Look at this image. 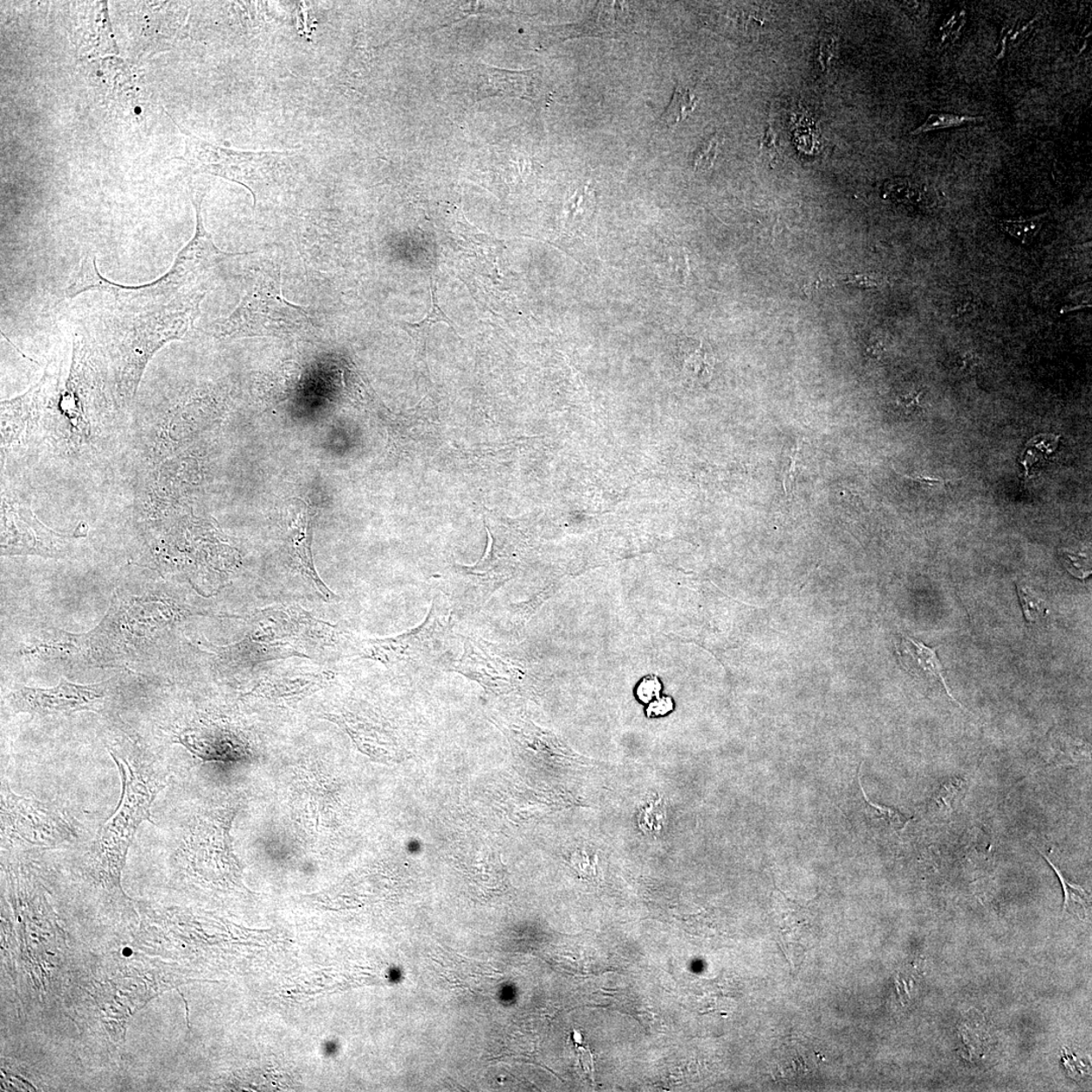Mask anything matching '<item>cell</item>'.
<instances>
[{"mask_svg":"<svg viewBox=\"0 0 1092 1092\" xmlns=\"http://www.w3.org/2000/svg\"><path fill=\"white\" fill-rule=\"evenodd\" d=\"M205 296L198 289L160 306L116 307L105 316V345L100 351L110 360L114 395L120 407L132 404L152 357L167 343L182 339L189 332Z\"/></svg>","mask_w":1092,"mask_h":1092,"instance_id":"obj_1","label":"cell"},{"mask_svg":"<svg viewBox=\"0 0 1092 1092\" xmlns=\"http://www.w3.org/2000/svg\"><path fill=\"white\" fill-rule=\"evenodd\" d=\"M110 753L120 775L122 795L116 811L93 843V855L101 867L113 875L123 868L140 825L150 821L152 805L162 785L134 759L118 751Z\"/></svg>","mask_w":1092,"mask_h":1092,"instance_id":"obj_2","label":"cell"},{"mask_svg":"<svg viewBox=\"0 0 1092 1092\" xmlns=\"http://www.w3.org/2000/svg\"><path fill=\"white\" fill-rule=\"evenodd\" d=\"M307 309L285 300L272 281H260L247 293L239 307L228 318L215 322L214 338H304L315 331Z\"/></svg>","mask_w":1092,"mask_h":1092,"instance_id":"obj_3","label":"cell"},{"mask_svg":"<svg viewBox=\"0 0 1092 1092\" xmlns=\"http://www.w3.org/2000/svg\"><path fill=\"white\" fill-rule=\"evenodd\" d=\"M186 150L181 160L196 170V173L211 174L229 181L236 182L249 189L256 205L257 188L264 180V167H272L279 160L297 154L296 151H240L205 141L192 133L182 129Z\"/></svg>","mask_w":1092,"mask_h":1092,"instance_id":"obj_4","label":"cell"},{"mask_svg":"<svg viewBox=\"0 0 1092 1092\" xmlns=\"http://www.w3.org/2000/svg\"><path fill=\"white\" fill-rule=\"evenodd\" d=\"M449 631L448 609L434 601L427 619L414 630L393 638L361 640L355 645V650L361 658L377 660L389 666L405 665L419 669L441 655Z\"/></svg>","mask_w":1092,"mask_h":1092,"instance_id":"obj_5","label":"cell"},{"mask_svg":"<svg viewBox=\"0 0 1092 1092\" xmlns=\"http://www.w3.org/2000/svg\"><path fill=\"white\" fill-rule=\"evenodd\" d=\"M2 500L3 556L61 558L68 555L75 539L86 536L85 523L73 532H57L40 522L31 507L12 494L3 492Z\"/></svg>","mask_w":1092,"mask_h":1092,"instance_id":"obj_6","label":"cell"},{"mask_svg":"<svg viewBox=\"0 0 1092 1092\" xmlns=\"http://www.w3.org/2000/svg\"><path fill=\"white\" fill-rule=\"evenodd\" d=\"M3 836L20 846H61L72 840L73 830L58 812L38 800L18 796L9 786L2 791Z\"/></svg>","mask_w":1092,"mask_h":1092,"instance_id":"obj_7","label":"cell"},{"mask_svg":"<svg viewBox=\"0 0 1092 1092\" xmlns=\"http://www.w3.org/2000/svg\"><path fill=\"white\" fill-rule=\"evenodd\" d=\"M110 696V682L79 685L62 678L52 688L20 686L10 695L17 713L33 716L63 715L79 711H100Z\"/></svg>","mask_w":1092,"mask_h":1092,"instance_id":"obj_8","label":"cell"},{"mask_svg":"<svg viewBox=\"0 0 1092 1092\" xmlns=\"http://www.w3.org/2000/svg\"><path fill=\"white\" fill-rule=\"evenodd\" d=\"M201 196L193 198L195 209L196 225L195 236L177 256L173 268L155 282L160 294L167 298H174L195 288L201 279L207 278L209 272L229 257L238 254L221 251L215 245L211 235L206 230L201 215Z\"/></svg>","mask_w":1092,"mask_h":1092,"instance_id":"obj_9","label":"cell"},{"mask_svg":"<svg viewBox=\"0 0 1092 1092\" xmlns=\"http://www.w3.org/2000/svg\"><path fill=\"white\" fill-rule=\"evenodd\" d=\"M55 374L47 368L44 377L23 396L2 402L3 452L28 446L47 414Z\"/></svg>","mask_w":1092,"mask_h":1092,"instance_id":"obj_10","label":"cell"},{"mask_svg":"<svg viewBox=\"0 0 1092 1092\" xmlns=\"http://www.w3.org/2000/svg\"><path fill=\"white\" fill-rule=\"evenodd\" d=\"M637 27L636 17L630 3L601 2L586 21L549 27L541 36L542 49L576 38L596 37L606 39L630 35Z\"/></svg>","mask_w":1092,"mask_h":1092,"instance_id":"obj_11","label":"cell"},{"mask_svg":"<svg viewBox=\"0 0 1092 1092\" xmlns=\"http://www.w3.org/2000/svg\"><path fill=\"white\" fill-rule=\"evenodd\" d=\"M477 99L507 97L529 101L537 111L548 106L552 94L543 78L541 70L522 72L500 69L480 65Z\"/></svg>","mask_w":1092,"mask_h":1092,"instance_id":"obj_12","label":"cell"},{"mask_svg":"<svg viewBox=\"0 0 1092 1092\" xmlns=\"http://www.w3.org/2000/svg\"><path fill=\"white\" fill-rule=\"evenodd\" d=\"M181 745L204 761H239L249 757V746L233 730L217 726L188 729L180 736Z\"/></svg>","mask_w":1092,"mask_h":1092,"instance_id":"obj_13","label":"cell"},{"mask_svg":"<svg viewBox=\"0 0 1092 1092\" xmlns=\"http://www.w3.org/2000/svg\"><path fill=\"white\" fill-rule=\"evenodd\" d=\"M333 679L332 672L322 670L276 672L265 677L253 693L273 701L297 700L325 687Z\"/></svg>","mask_w":1092,"mask_h":1092,"instance_id":"obj_14","label":"cell"},{"mask_svg":"<svg viewBox=\"0 0 1092 1092\" xmlns=\"http://www.w3.org/2000/svg\"><path fill=\"white\" fill-rule=\"evenodd\" d=\"M314 518L313 510L304 504L293 530L290 531L289 549L297 570L307 577V580L312 584L316 591L324 599L330 601L335 598V595L330 591V589L324 584L318 573H317L313 561Z\"/></svg>","mask_w":1092,"mask_h":1092,"instance_id":"obj_15","label":"cell"},{"mask_svg":"<svg viewBox=\"0 0 1092 1092\" xmlns=\"http://www.w3.org/2000/svg\"><path fill=\"white\" fill-rule=\"evenodd\" d=\"M897 653L900 665L910 674L935 680L938 679L944 685L948 695L954 700L945 684L943 665L939 662L936 649L911 638L904 637L897 644Z\"/></svg>","mask_w":1092,"mask_h":1092,"instance_id":"obj_16","label":"cell"},{"mask_svg":"<svg viewBox=\"0 0 1092 1092\" xmlns=\"http://www.w3.org/2000/svg\"><path fill=\"white\" fill-rule=\"evenodd\" d=\"M698 99L689 88H686L681 85H677L675 92L672 93L671 103L666 106L665 111L660 116L658 126L662 128H672V126L681 123L683 119L693 112Z\"/></svg>","mask_w":1092,"mask_h":1092,"instance_id":"obj_17","label":"cell"},{"mask_svg":"<svg viewBox=\"0 0 1092 1092\" xmlns=\"http://www.w3.org/2000/svg\"><path fill=\"white\" fill-rule=\"evenodd\" d=\"M430 293H431V309L427 317L418 323L401 322L399 324L404 331L408 332L413 339L420 342L427 338L430 328L435 324L442 322L447 324L450 328L455 331L454 323L448 318L446 313L440 307L437 296V283H434L433 277L430 278Z\"/></svg>","mask_w":1092,"mask_h":1092,"instance_id":"obj_18","label":"cell"},{"mask_svg":"<svg viewBox=\"0 0 1092 1092\" xmlns=\"http://www.w3.org/2000/svg\"><path fill=\"white\" fill-rule=\"evenodd\" d=\"M983 117L968 116L952 113H932L925 122L911 132V135L925 134L932 131L959 128L969 124L983 122Z\"/></svg>","mask_w":1092,"mask_h":1092,"instance_id":"obj_19","label":"cell"},{"mask_svg":"<svg viewBox=\"0 0 1092 1092\" xmlns=\"http://www.w3.org/2000/svg\"><path fill=\"white\" fill-rule=\"evenodd\" d=\"M1042 854V853H1041ZM1045 860L1049 863L1054 871L1058 875L1060 882H1061L1064 891V905L1063 911H1070L1076 914L1078 918H1088L1089 897L1087 891L1082 886L1072 884L1064 877L1058 867L1053 864L1047 856L1042 854Z\"/></svg>","mask_w":1092,"mask_h":1092,"instance_id":"obj_20","label":"cell"},{"mask_svg":"<svg viewBox=\"0 0 1092 1092\" xmlns=\"http://www.w3.org/2000/svg\"><path fill=\"white\" fill-rule=\"evenodd\" d=\"M1045 219L1046 215L1044 214L1034 215V217L1030 218L1002 220L999 222V226L1009 236L1017 239L1023 244H1028L1032 242L1041 231V229L1043 228Z\"/></svg>","mask_w":1092,"mask_h":1092,"instance_id":"obj_21","label":"cell"},{"mask_svg":"<svg viewBox=\"0 0 1092 1092\" xmlns=\"http://www.w3.org/2000/svg\"><path fill=\"white\" fill-rule=\"evenodd\" d=\"M98 24V45L92 49L91 57L117 53L118 49L113 39L109 16H107L106 3L104 10L100 11Z\"/></svg>","mask_w":1092,"mask_h":1092,"instance_id":"obj_22","label":"cell"},{"mask_svg":"<svg viewBox=\"0 0 1092 1092\" xmlns=\"http://www.w3.org/2000/svg\"><path fill=\"white\" fill-rule=\"evenodd\" d=\"M594 194L588 186H584L577 192L570 202L569 211L570 218L576 219L577 214L581 213L582 218H589L591 220L595 211Z\"/></svg>","mask_w":1092,"mask_h":1092,"instance_id":"obj_23","label":"cell"},{"mask_svg":"<svg viewBox=\"0 0 1092 1092\" xmlns=\"http://www.w3.org/2000/svg\"><path fill=\"white\" fill-rule=\"evenodd\" d=\"M720 136L715 134L709 137L704 141L700 147L694 152L693 167L695 170H707L713 167L716 160L717 152H719Z\"/></svg>","mask_w":1092,"mask_h":1092,"instance_id":"obj_24","label":"cell"},{"mask_svg":"<svg viewBox=\"0 0 1092 1092\" xmlns=\"http://www.w3.org/2000/svg\"><path fill=\"white\" fill-rule=\"evenodd\" d=\"M1018 591L1021 605H1023L1026 618L1028 621H1037L1047 613V608L1044 605V602L1040 600V598L1033 593L1030 588L1026 586H1018Z\"/></svg>","mask_w":1092,"mask_h":1092,"instance_id":"obj_25","label":"cell"},{"mask_svg":"<svg viewBox=\"0 0 1092 1092\" xmlns=\"http://www.w3.org/2000/svg\"><path fill=\"white\" fill-rule=\"evenodd\" d=\"M859 784L861 787L863 796H864V799L866 800V802L870 806V808H872L873 809L877 811L878 815H880L881 816H884L885 818V821L889 824H891V827L894 830L901 831L904 829L907 823L910 822L911 818L906 817L905 816L901 814L899 810L893 809L891 808H887V806L880 805V804L871 802V800H870V798L867 796L864 788H863L862 787L861 780H859Z\"/></svg>","mask_w":1092,"mask_h":1092,"instance_id":"obj_26","label":"cell"},{"mask_svg":"<svg viewBox=\"0 0 1092 1092\" xmlns=\"http://www.w3.org/2000/svg\"><path fill=\"white\" fill-rule=\"evenodd\" d=\"M963 790L964 787L960 780L950 781L938 789L935 796L936 804L948 809H953L963 795Z\"/></svg>","mask_w":1092,"mask_h":1092,"instance_id":"obj_27","label":"cell"},{"mask_svg":"<svg viewBox=\"0 0 1092 1092\" xmlns=\"http://www.w3.org/2000/svg\"><path fill=\"white\" fill-rule=\"evenodd\" d=\"M797 456L798 449L795 448L790 455L789 467L788 469H787L783 481L785 492L788 494L795 492L797 474Z\"/></svg>","mask_w":1092,"mask_h":1092,"instance_id":"obj_28","label":"cell"},{"mask_svg":"<svg viewBox=\"0 0 1092 1092\" xmlns=\"http://www.w3.org/2000/svg\"><path fill=\"white\" fill-rule=\"evenodd\" d=\"M844 283L861 289H875L879 285L877 279L868 275H850L844 279Z\"/></svg>","mask_w":1092,"mask_h":1092,"instance_id":"obj_29","label":"cell"},{"mask_svg":"<svg viewBox=\"0 0 1092 1092\" xmlns=\"http://www.w3.org/2000/svg\"><path fill=\"white\" fill-rule=\"evenodd\" d=\"M659 691V684L657 679H652V680L651 679H649V680L646 679V680L640 685L638 695L641 700L647 701L652 700L653 696L658 695Z\"/></svg>","mask_w":1092,"mask_h":1092,"instance_id":"obj_30","label":"cell"},{"mask_svg":"<svg viewBox=\"0 0 1092 1092\" xmlns=\"http://www.w3.org/2000/svg\"><path fill=\"white\" fill-rule=\"evenodd\" d=\"M834 49H835L834 40H824L822 42L821 48H819L818 60L821 61V65L823 70L827 68L831 57L834 56L833 55Z\"/></svg>","mask_w":1092,"mask_h":1092,"instance_id":"obj_31","label":"cell"},{"mask_svg":"<svg viewBox=\"0 0 1092 1092\" xmlns=\"http://www.w3.org/2000/svg\"><path fill=\"white\" fill-rule=\"evenodd\" d=\"M897 474L904 479L920 482V484L922 485L936 486V485L948 484V482L952 481L950 480L945 481L943 479L925 477V475H906V474H901L899 473Z\"/></svg>","mask_w":1092,"mask_h":1092,"instance_id":"obj_32","label":"cell"},{"mask_svg":"<svg viewBox=\"0 0 1092 1092\" xmlns=\"http://www.w3.org/2000/svg\"><path fill=\"white\" fill-rule=\"evenodd\" d=\"M761 149L769 152L770 154H777L778 152L777 145H776V136H775V133H774L772 126H768L765 132L763 143H761Z\"/></svg>","mask_w":1092,"mask_h":1092,"instance_id":"obj_33","label":"cell"},{"mask_svg":"<svg viewBox=\"0 0 1092 1092\" xmlns=\"http://www.w3.org/2000/svg\"><path fill=\"white\" fill-rule=\"evenodd\" d=\"M919 395L920 393H911V395L901 397L898 399V405L906 410L916 409L919 404Z\"/></svg>","mask_w":1092,"mask_h":1092,"instance_id":"obj_34","label":"cell"},{"mask_svg":"<svg viewBox=\"0 0 1092 1092\" xmlns=\"http://www.w3.org/2000/svg\"><path fill=\"white\" fill-rule=\"evenodd\" d=\"M231 925H233L234 926H236V928H238V929H240V930H242V931H243V932H257V933H264V932H270L272 931L271 929H270V930H252V929H247V928H244V926H242V925H238L234 924V923H233V924L231 923Z\"/></svg>","mask_w":1092,"mask_h":1092,"instance_id":"obj_35","label":"cell"}]
</instances>
